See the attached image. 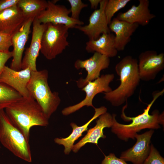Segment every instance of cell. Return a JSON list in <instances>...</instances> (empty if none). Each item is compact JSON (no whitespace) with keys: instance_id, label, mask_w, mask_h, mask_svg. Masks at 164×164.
Listing matches in <instances>:
<instances>
[{"instance_id":"cell-1","label":"cell","mask_w":164,"mask_h":164,"mask_svg":"<svg viewBox=\"0 0 164 164\" xmlns=\"http://www.w3.org/2000/svg\"><path fill=\"white\" fill-rule=\"evenodd\" d=\"M164 92V89L161 91H154L152 94L153 99L148 105L146 109L144 110L141 114L135 117H131L126 116L124 110L127 104L123 108L121 117L125 121H132L131 123L128 125L123 124L117 122L115 119L116 114H113V125L111 131L116 134L118 138L125 142L129 138L135 139V136L138 132L141 130L149 128L158 129L160 128V125H164V113L161 114L157 110L153 111L151 114H149V111L152 104L156 99L162 95Z\"/></svg>"},{"instance_id":"cell-2","label":"cell","mask_w":164,"mask_h":164,"mask_svg":"<svg viewBox=\"0 0 164 164\" xmlns=\"http://www.w3.org/2000/svg\"><path fill=\"white\" fill-rule=\"evenodd\" d=\"M5 109L10 120L29 142L32 127L49 124V119L32 96L29 98L22 97Z\"/></svg>"},{"instance_id":"cell-3","label":"cell","mask_w":164,"mask_h":164,"mask_svg":"<svg viewBox=\"0 0 164 164\" xmlns=\"http://www.w3.org/2000/svg\"><path fill=\"white\" fill-rule=\"evenodd\" d=\"M115 70L120 77V84L114 90L104 93V98L113 106L118 107L133 95L141 80L138 60L131 56L123 57L116 65Z\"/></svg>"},{"instance_id":"cell-4","label":"cell","mask_w":164,"mask_h":164,"mask_svg":"<svg viewBox=\"0 0 164 164\" xmlns=\"http://www.w3.org/2000/svg\"><path fill=\"white\" fill-rule=\"evenodd\" d=\"M48 78V72L46 69L31 71L27 88L49 119L57 109L61 99L57 92L51 90Z\"/></svg>"},{"instance_id":"cell-5","label":"cell","mask_w":164,"mask_h":164,"mask_svg":"<svg viewBox=\"0 0 164 164\" xmlns=\"http://www.w3.org/2000/svg\"><path fill=\"white\" fill-rule=\"evenodd\" d=\"M0 142L15 156L28 162H32L29 142L12 123L4 109L0 110Z\"/></svg>"},{"instance_id":"cell-6","label":"cell","mask_w":164,"mask_h":164,"mask_svg":"<svg viewBox=\"0 0 164 164\" xmlns=\"http://www.w3.org/2000/svg\"><path fill=\"white\" fill-rule=\"evenodd\" d=\"M41 42L40 51L48 60L61 53L69 46L67 41L69 28L63 25L46 24Z\"/></svg>"},{"instance_id":"cell-7","label":"cell","mask_w":164,"mask_h":164,"mask_svg":"<svg viewBox=\"0 0 164 164\" xmlns=\"http://www.w3.org/2000/svg\"><path fill=\"white\" fill-rule=\"evenodd\" d=\"M114 77L113 73L103 74L96 80L88 82L81 89L86 93L85 98L78 103L63 109L61 111L62 114L64 115H68L85 106H91L94 108L92 103L94 98L99 93H107L112 91L109 85Z\"/></svg>"},{"instance_id":"cell-8","label":"cell","mask_w":164,"mask_h":164,"mask_svg":"<svg viewBox=\"0 0 164 164\" xmlns=\"http://www.w3.org/2000/svg\"><path fill=\"white\" fill-rule=\"evenodd\" d=\"M47 2V8L36 17L41 23L63 25L69 29L75 28L77 26L84 24L80 19H75L70 16V11L65 6L56 5L53 1Z\"/></svg>"},{"instance_id":"cell-9","label":"cell","mask_w":164,"mask_h":164,"mask_svg":"<svg viewBox=\"0 0 164 164\" xmlns=\"http://www.w3.org/2000/svg\"><path fill=\"white\" fill-rule=\"evenodd\" d=\"M110 62V58L97 52L88 59L77 60L74 63L75 68L77 70L84 69L87 72L85 78H81L76 81L78 87L82 89L88 82L99 78L101 71L108 68Z\"/></svg>"},{"instance_id":"cell-10","label":"cell","mask_w":164,"mask_h":164,"mask_svg":"<svg viewBox=\"0 0 164 164\" xmlns=\"http://www.w3.org/2000/svg\"><path fill=\"white\" fill-rule=\"evenodd\" d=\"M138 68L141 80H154L164 68V53L158 54L153 50L142 52L138 56Z\"/></svg>"},{"instance_id":"cell-11","label":"cell","mask_w":164,"mask_h":164,"mask_svg":"<svg viewBox=\"0 0 164 164\" xmlns=\"http://www.w3.org/2000/svg\"><path fill=\"white\" fill-rule=\"evenodd\" d=\"M108 0H101L100 7L95 10L91 15L88 24L77 26L75 28L83 32L89 40L97 39L102 34L110 33L104 9Z\"/></svg>"},{"instance_id":"cell-12","label":"cell","mask_w":164,"mask_h":164,"mask_svg":"<svg viewBox=\"0 0 164 164\" xmlns=\"http://www.w3.org/2000/svg\"><path fill=\"white\" fill-rule=\"evenodd\" d=\"M32 37L29 46L26 48L22 59L21 69L29 68L31 71L37 70L36 60L41 47L42 36L46 24L41 23L36 17L32 22Z\"/></svg>"},{"instance_id":"cell-13","label":"cell","mask_w":164,"mask_h":164,"mask_svg":"<svg viewBox=\"0 0 164 164\" xmlns=\"http://www.w3.org/2000/svg\"><path fill=\"white\" fill-rule=\"evenodd\" d=\"M31 72L29 67L16 71L5 66L0 74V81L15 90L22 97L29 98L31 96L27 88Z\"/></svg>"},{"instance_id":"cell-14","label":"cell","mask_w":164,"mask_h":164,"mask_svg":"<svg viewBox=\"0 0 164 164\" xmlns=\"http://www.w3.org/2000/svg\"><path fill=\"white\" fill-rule=\"evenodd\" d=\"M154 132L151 129L142 134L137 133L135 136L136 142L132 147L123 152L120 158L133 164H142L149 155L151 138Z\"/></svg>"},{"instance_id":"cell-15","label":"cell","mask_w":164,"mask_h":164,"mask_svg":"<svg viewBox=\"0 0 164 164\" xmlns=\"http://www.w3.org/2000/svg\"><path fill=\"white\" fill-rule=\"evenodd\" d=\"M33 19L31 18L27 19L22 27L15 33L12 36L13 56L10 67L13 70L19 71L21 70L23 54L31 32V26Z\"/></svg>"},{"instance_id":"cell-16","label":"cell","mask_w":164,"mask_h":164,"mask_svg":"<svg viewBox=\"0 0 164 164\" xmlns=\"http://www.w3.org/2000/svg\"><path fill=\"white\" fill-rule=\"evenodd\" d=\"M138 5H133L126 12H119L116 18L131 23H137L142 26L148 25L150 21L156 17L151 13L148 0H139Z\"/></svg>"},{"instance_id":"cell-17","label":"cell","mask_w":164,"mask_h":164,"mask_svg":"<svg viewBox=\"0 0 164 164\" xmlns=\"http://www.w3.org/2000/svg\"><path fill=\"white\" fill-rule=\"evenodd\" d=\"M99 117L94 127L88 130L85 136L77 143L73 145L72 150L74 152H77L87 143L97 144L99 138H106V136L104 134L103 130L105 128L112 127L113 125V116L107 112Z\"/></svg>"},{"instance_id":"cell-18","label":"cell","mask_w":164,"mask_h":164,"mask_svg":"<svg viewBox=\"0 0 164 164\" xmlns=\"http://www.w3.org/2000/svg\"><path fill=\"white\" fill-rule=\"evenodd\" d=\"M27 19L17 5L7 8L0 12V32L13 34Z\"/></svg>"},{"instance_id":"cell-19","label":"cell","mask_w":164,"mask_h":164,"mask_svg":"<svg viewBox=\"0 0 164 164\" xmlns=\"http://www.w3.org/2000/svg\"><path fill=\"white\" fill-rule=\"evenodd\" d=\"M139 25L121 21L114 18L108 25L110 31L115 34L114 41L116 49L118 51H123L129 42L131 36Z\"/></svg>"},{"instance_id":"cell-20","label":"cell","mask_w":164,"mask_h":164,"mask_svg":"<svg viewBox=\"0 0 164 164\" xmlns=\"http://www.w3.org/2000/svg\"><path fill=\"white\" fill-rule=\"evenodd\" d=\"M95 113L93 117L84 125L79 126L75 123L72 122L70 124L73 131L71 134L67 137L56 138L54 141L55 143L63 145L64 147V152L66 155L69 154L72 150L75 142L79 137L82 136L83 133L87 130L88 127L94 120L100 115L107 112V108L104 106L99 108H94Z\"/></svg>"},{"instance_id":"cell-21","label":"cell","mask_w":164,"mask_h":164,"mask_svg":"<svg viewBox=\"0 0 164 164\" xmlns=\"http://www.w3.org/2000/svg\"><path fill=\"white\" fill-rule=\"evenodd\" d=\"M115 35L110 33L102 34L95 40L86 43L85 49L88 53L97 52L109 58L116 56L118 51L116 48Z\"/></svg>"},{"instance_id":"cell-22","label":"cell","mask_w":164,"mask_h":164,"mask_svg":"<svg viewBox=\"0 0 164 164\" xmlns=\"http://www.w3.org/2000/svg\"><path fill=\"white\" fill-rule=\"evenodd\" d=\"M17 5L27 19H34L46 9L48 2L45 0H19Z\"/></svg>"},{"instance_id":"cell-23","label":"cell","mask_w":164,"mask_h":164,"mask_svg":"<svg viewBox=\"0 0 164 164\" xmlns=\"http://www.w3.org/2000/svg\"><path fill=\"white\" fill-rule=\"evenodd\" d=\"M22 97L15 90L0 81V110L5 109Z\"/></svg>"},{"instance_id":"cell-24","label":"cell","mask_w":164,"mask_h":164,"mask_svg":"<svg viewBox=\"0 0 164 164\" xmlns=\"http://www.w3.org/2000/svg\"><path fill=\"white\" fill-rule=\"evenodd\" d=\"M130 0H109L106 5L104 12L108 24L111 22L114 14L124 8Z\"/></svg>"},{"instance_id":"cell-25","label":"cell","mask_w":164,"mask_h":164,"mask_svg":"<svg viewBox=\"0 0 164 164\" xmlns=\"http://www.w3.org/2000/svg\"><path fill=\"white\" fill-rule=\"evenodd\" d=\"M71 8L70 10L71 14L70 17L73 19L79 20V17L82 10L88 6L87 4L83 3L81 0H68Z\"/></svg>"},{"instance_id":"cell-26","label":"cell","mask_w":164,"mask_h":164,"mask_svg":"<svg viewBox=\"0 0 164 164\" xmlns=\"http://www.w3.org/2000/svg\"><path fill=\"white\" fill-rule=\"evenodd\" d=\"M142 164H164V159L152 144L150 145V152Z\"/></svg>"},{"instance_id":"cell-27","label":"cell","mask_w":164,"mask_h":164,"mask_svg":"<svg viewBox=\"0 0 164 164\" xmlns=\"http://www.w3.org/2000/svg\"><path fill=\"white\" fill-rule=\"evenodd\" d=\"M13 35L0 32V51H9V48L12 46Z\"/></svg>"},{"instance_id":"cell-28","label":"cell","mask_w":164,"mask_h":164,"mask_svg":"<svg viewBox=\"0 0 164 164\" xmlns=\"http://www.w3.org/2000/svg\"><path fill=\"white\" fill-rule=\"evenodd\" d=\"M101 164H128L121 158L116 157L113 153H110L108 155H104Z\"/></svg>"},{"instance_id":"cell-29","label":"cell","mask_w":164,"mask_h":164,"mask_svg":"<svg viewBox=\"0 0 164 164\" xmlns=\"http://www.w3.org/2000/svg\"><path fill=\"white\" fill-rule=\"evenodd\" d=\"M12 51H0V74L5 66L7 61L12 57Z\"/></svg>"},{"instance_id":"cell-30","label":"cell","mask_w":164,"mask_h":164,"mask_svg":"<svg viewBox=\"0 0 164 164\" xmlns=\"http://www.w3.org/2000/svg\"><path fill=\"white\" fill-rule=\"evenodd\" d=\"M19 0H0V12L10 7L17 5Z\"/></svg>"},{"instance_id":"cell-31","label":"cell","mask_w":164,"mask_h":164,"mask_svg":"<svg viewBox=\"0 0 164 164\" xmlns=\"http://www.w3.org/2000/svg\"><path fill=\"white\" fill-rule=\"evenodd\" d=\"M101 0H89L92 9H96L100 4Z\"/></svg>"}]
</instances>
